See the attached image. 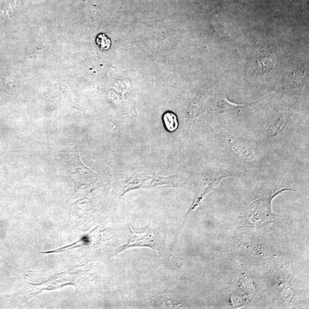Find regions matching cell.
Segmentation results:
<instances>
[{
    "mask_svg": "<svg viewBox=\"0 0 309 309\" xmlns=\"http://www.w3.org/2000/svg\"><path fill=\"white\" fill-rule=\"evenodd\" d=\"M130 230L129 242L119 247L116 254L132 247H150L155 251L160 259L170 263L171 255L166 246V235L162 231L150 226L141 232H134L131 228Z\"/></svg>",
    "mask_w": 309,
    "mask_h": 309,
    "instance_id": "obj_1",
    "label": "cell"
},
{
    "mask_svg": "<svg viewBox=\"0 0 309 309\" xmlns=\"http://www.w3.org/2000/svg\"><path fill=\"white\" fill-rule=\"evenodd\" d=\"M172 178V176L162 178L143 174L132 175L124 182L121 196L135 189L174 187Z\"/></svg>",
    "mask_w": 309,
    "mask_h": 309,
    "instance_id": "obj_2",
    "label": "cell"
},
{
    "mask_svg": "<svg viewBox=\"0 0 309 309\" xmlns=\"http://www.w3.org/2000/svg\"><path fill=\"white\" fill-rule=\"evenodd\" d=\"M224 176H226L214 175L213 176L206 175L204 177L202 180H201L199 185L198 191H197L196 193V198L194 201H193L192 207L186 215H185V217L188 216L189 214L199 204L200 201L208 194V193L210 191H212V189L214 187L216 186L217 184L221 182L222 179L224 178Z\"/></svg>",
    "mask_w": 309,
    "mask_h": 309,
    "instance_id": "obj_3",
    "label": "cell"
},
{
    "mask_svg": "<svg viewBox=\"0 0 309 309\" xmlns=\"http://www.w3.org/2000/svg\"><path fill=\"white\" fill-rule=\"evenodd\" d=\"M163 122L166 129L170 133L178 129L179 122L176 115L172 112H167L163 115Z\"/></svg>",
    "mask_w": 309,
    "mask_h": 309,
    "instance_id": "obj_4",
    "label": "cell"
},
{
    "mask_svg": "<svg viewBox=\"0 0 309 309\" xmlns=\"http://www.w3.org/2000/svg\"><path fill=\"white\" fill-rule=\"evenodd\" d=\"M97 44L103 50H107L111 47V41L105 34H101L97 37Z\"/></svg>",
    "mask_w": 309,
    "mask_h": 309,
    "instance_id": "obj_5",
    "label": "cell"
}]
</instances>
